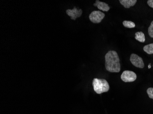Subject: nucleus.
I'll list each match as a JSON object with an SVG mask.
<instances>
[{
	"instance_id": "10",
	"label": "nucleus",
	"mask_w": 153,
	"mask_h": 114,
	"mask_svg": "<svg viewBox=\"0 0 153 114\" xmlns=\"http://www.w3.org/2000/svg\"><path fill=\"white\" fill-rule=\"evenodd\" d=\"M144 50L149 54H153V43L144 46Z\"/></svg>"
},
{
	"instance_id": "8",
	"label": "nucleus",
	"mask_w": 153,
	"mask_h": 114,
	"mask_svg": "<svg viewBox=\"0 0 153 114\" xmlns=\"http://www.w3.org/2000/svg\"><path fill=\"white\" fill-rule=\"evenodd\" d=\"M120 3L126 8H129L135 5L137 0H120Z\"/></svg>"
},
{
	"instance_id": "9",
	"label": "nucleus",
	"mask_w": 153,
	"mask_h": 114,
	"mask_svg": "<svg viewBox=\"0 0 153 114\" xmlns=\"http://www.w3.org/2000/svg\"><path fill=\"white\" fill-rule=\"evenodd\" d=\"M135 38L139 42H144L145 41V35L142 32H136Z\"/></svg>"
},
{
	"instance_id": "12",
	"label": "nucleus",
	"mask_w": 153,
	"mask_h": 114,
	"mask_svg": "<svg viewBox=\"0 0 153 114\" xmlns=\"http://www.w3.org/2000/svg\"><path fill=\"white\" fill-rule=\"evenodd\" d=\"M148 34L151 38H153V21L148 28Z\"/></svg>"
},
{
	"instance_id": "4",
	"label": "nucleus",
	"mask_w": 153,
	"mask_h": 114,
	"mask_svg": "<svg viewBox=\"0 0 153 114\" xmlns=\"http://www.w3.org/2000/svg\"><path fill=\"white\" fill-rule=\"evenodd\" d=\"M121 78L124 82H133L137 79V75L132 71H124L121 75Z\"/></svg>"
},
{
	"instance_id": "6",
	"label": "nucleus",
	"mask_w": 153,
	"mask_h": 114,
	"mask_svg": "<svg viewBox=\"0 0 153 114\" xmlns=\"http://www.w3.org/2000/svg\"><path fill=\"white\" fill-rule=\"evenodd\" d=\"M66 12L71 17V19L73 20H75L76 18L80 17L83 13L82 9H77L76 7H74L73 9H67Z\"/></svg>"
},
{
	"instance_id": "13",
	"label": "nucleus",
	"mask_w": 153,
	"mask_h": 114,
	"mask_svg": "<svg viewBox=\"0 0 153 114\" xmlns=\"http://www.w3.org/2000/svg\"><path fill=\"white\" fill-rule=\"evenodd\" d=\"M147 93L149 98L153 100V88H148L147 90Z\"/></svg>"
},
{
	"instance_id": "3",
	"label": "nucleus",
	"mask_w": 153,
	"mask_h": 114,
	"mask_svg": "<svg viewBox=\"0 0 153 114\" xmlns=\"http://www.w3.org/2000/svg\"><path fill=\"white\" fill-rule=\"evenodd\" d=\"M105 16V14L99 11H94L90 13L89 20L94 23H100Z\"/></svg>"
},
{
	"instance_id": "14",
	"label": "nucleus",
	"mask_w": 153,
	"mask_h": 114,
	"mask_svg": "<svg viewBox=\"0 0 153 114\" xmlns=\"http://www.w3.org/2000/svg\"><path fill=\"white\" fill-rule=\"evenodd\" d=\"M147 3H148L149 6L153 8V0H148L147 1Z\"/></svg>"
},
{
	"instance_id": "2",
	"label": "nucleus",
	"mask_w": 153,
	"mask_h": 114,
	"mask_svg": "<svg viewBox=\"0 0 153 114\" xmlns=\"http://www.w3.org/2000/svg\"><path fill=\"white\" fill-rule=\"evenodd\" d=\"M92 85L94 91L98 94L108 92L109 90V85L104 79L94 78L93 80Z\"/></svg>"
},
{
	"instance_id": "5",
	"label": "nucleus",
	"mask_w": 153,
	"mask_h": 114,
	"mask_svg": "<svg viewBox=\"0 0 153 114\" xmlns=\"http://www.w3.org/2000/svg\"><path fill=\"white\" fill-rule=\"evenodd\" d=\"M130 60L131 63L135 67L140 69L144 68V64L143 59L138 55L132 54L130 56Z\"/></svg>"
},
{
	"instance_id": "1",
	"label": "nucleus",
	"mask_w": 153,
	"mask_h": 114,
	"mask_svg": "<svg viewBox=\"0 0 153 114\" xmlns=\"http://www.w3.org/2000/svg\"><path fill=\"white\" fill-rule=\"evenodd\" d=\"M105 67L109 72L119 73L121 70L120 59L117 52L109 51L105 55Z\"/></svg>"
},
{
	"instance_id": "11",
	"label": "nucleus",
	"mask_w": 153,
	"mask_h": 114,
	"mask_svg": "<svg viewBox=\"0 0 153 114\" xmlns=\"http://www.w3.org/2000/svg\"><path fill=\"white\" fill-rule=\"evenodd\" d=\"M123 25L125 27L129 28H134L135 27L134 22L129 21H124L123 22Z\"/></svg>"
},
{
	"instance_id": "7",
	"label": "nucleus",
	"mask_w": 153,
	"mask_h": 114,
	"mask_svg": "<svg viewBox=\"0 0 153 114\" xmlns=\"http://www.w3.org/2000/svg\"><path fill=\"white\" fill-rule=\"evenodd\" d=\"M94 6H97L99 9L104 11H108L110 9L108 4L106 3V2L100 1L98 0L96 1L95 3L94 4Z\"/></svg>"
}]
</instances>
